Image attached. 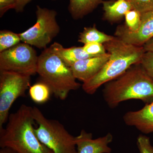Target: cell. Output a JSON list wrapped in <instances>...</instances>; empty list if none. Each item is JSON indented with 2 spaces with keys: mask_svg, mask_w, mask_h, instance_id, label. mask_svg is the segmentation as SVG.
Instances as JSON below:
<instances>
[{
  "mask_svg": "<svg viewBox=\"0 0 153 153\" xmlns=\"http://www.w3.org/2000/svg\"><path fill=\"white\" fill-rule=\"evenodd\" d=\"M5 128L0 130V147L17 153H53L38 138L35 131L33 107L22 104L9 115Z\"/></svg>",
  "mask_w": 153,
  "mask_h": 153,
  "instance_id": "cell-1",
  "label": "cell"
},
{
  "mask_svg": "<svg viewBox=\"0 0 153 153\" xmlns=\"http://www.w3.org/2000/svg\"><path fill=\"white\" fill-rule=\"evenodd\" d=\"M105 84L103 96L111 108L129 100H139L146 104L153 101V79L140 63L131 66L123 74Z\"/></svg>",
  "mask_w": 153,
  "mask_h": 153,
  "instance_id": "cell-2",
  "label": "cell"
},
{
  "mask_svg": "<svg viewBox=\"0 0 153 153\" xmlns=\"http://www.w3.org/2000/svg\"><path fill=\"white\" fill-rule=\"evenodd\" d=\"M103 45L110 57L97 74L82 84V89L88 94H94L102 85L120 76L133 65L140 63L146 52L143 47L127 44L116 37Z\"/></svg>",
  "mask_w": 153,
  "mask_h": 153,
  "instance_id": "cell-3",
  "label": "cell"
},
{
  "mask_svg": "<svg viewBox=\"0 0 153 153\" xmlns=\"http://www.w3.org/2000/svg\"><path fill=\"white\" fill-rule=\"evenodd\" d=\"M37 73L50 88L52 94L61 100L66 99L70 91L77 90L81 85L76 82L71 68L50 47L38 56Z\"/></svg>",
  "mask_w": 153,
  "mask_h": 153,
  "instance_id": "cell-4",
  "label": "cell"
},
{
  "mask_svg": "<svg viewBox=\"0 0 153 153\" xmlns=\"http://www.w3.org/2000/svg\"><path fill=\"white\" fill-rule=\"evenodd\" d=\"M33 114L38 127L35 131L42 143L53 153H77L75 137L58 121L47 118L41 110L33 107Z\"/></svg>",
  "mask_w": 153,
  "mask_h": 153,
  "instance_id": "cell-5",
  "label": "cell"
},
{
  "mask_svg": "<svg viewBox=\"0 0 153 153\" xmlns=\"http://www.w3.org/2000/svg\"><path fill=\"white\" fill-rule=\"evenodd\" d=\"M56 11L37 6L36 24L19 34L23 43L39 49H46L47 45L57 36L60 31L57 24Z\"/></svg>",
  "mask_w": 153,
  "mask_h": 153,
  "instance_id": "cell-6",
  "label": "cell"
},
{
  "mask_svg": "<svg viewBox=\"0 0 153 153\" xmlns=\"http://www.w3.org/2000/svg\"><path fill=\"white\" fill-rule=\"evenodd\" d=\"M31 76L13 71H0V130L8 120L11 107L17 99L26 95Z\"/></svg>",
  "mask_w": 153,
  "mask_h": 153,
  "instance_id": "cell-7",
  "label": "cell"
},
{
  "mask_svg": "<svg viewBox=\"0 0 153 153\" xmlns=\"http://www.w3.org/2000/svg\"><path fill=\"white\" fill-rule=\"evenodd\" d=\"M38 57L34 48L26 43H19L0 52V71H13L26 75L37 73Z\"/></svg>",
  "mask_w": 153,
  "mask_h": 153,
  "instance_id": "cell-8",
  "label": "cell"
},
{
  "mask_svg": "<svg viewBox=\"0 0 153 153\" xmlns=\"http://www.w3.org/2000/svg\"><path fill=\"white\" fill-rule=\"evenodd\" d=\"M115 35L127 44L143 47L153 38V11L141 14L140 24L136 31H132L126 25H121L117 27Z\"/></svg>",
  "mask_w": 153,
  "mask_h": 153,
  "instance_id": "cell-9",
  "label": "cell"
},
{
  "mask_svg": "<svg viewBox=\"0 0 153 153\" xmlns=\"http://www.w3.org/2000/svg\"><path fill=\"white\" fill-rule=\"evenodd\" d=\"M113 139L110 133L93 139L91 133L82 130L79 135L75 137L77 153H111V149L108 145Z\"/></svg>",
  "mask_w": 153,
  "mask_h": 153,
  "instance_id": "cell-10",
  "label": "cell"
},
{
  "mask_svg": "<svg viewBox=\"0 0 153 153\" xmlns=\"http://www.w3.org/2000/svg\"><path fill=\"white\" fill-rule=\"evenodd\" d=\"M110 57L108 52L100 56H94L79 60L70 68L76 79L84 83L101 70Z\"/></svg>",
  "mask_w": 153,
  "mask_h": 153,
  "instance_id": "cell-11",
  "label": "cell"
},
{
  "mask_svg": "<svg viewBox=\"0 0 153 153\" xmlns=\"http://www.w3.org/2000/svg\"><path fill=\"white\" fill-rule=\"evenodd\" d=\"M123 119L127 125L135 127L143 133L153 132V101L139 110L126 113Z\"/></svg>",
  "mask_w": 153,
  "mask_h": 153,
  "instance_id": "cell-12",
  "label": "cell"
},
{
  "mask_svg": "<svg viewBox=\"0 0 153 153\" xmlns=\"http://www.w3.org/2000/svg\"><path fill=\"white\" fill-rule=\"evenodd\" d=\"M50 47L53 52L69 67L79 60L94 57L87 54L82 47H73L65 48L59 43L55 42Z\"/></svg>",
  "mask_w": 153,
  "mask_h": 153,
  "instance_id": "cell-13",
  "label": "cell"
},
{
  "mask_svg": "<svg viewBox=\"0 0 153 153\" xmlns=\"http://www.w3.org/2000/svg\"><path fill=\"white\" fill-rule=\"evenodd\" d=\"M104 19L111 22H116L125 16L128 11L132 10L127 0L103 1Z\"/></svg>",
  "mask_w": 153,
  "mask_h": 153,
  "instance_id": "cell-14",
  "label": "cell"
},
{
  "mask_svg": "<svg viewBox=\"0 0 153 153\" xmlns=\"http://www.w3.org/2000/svg\"><path fill=\"white\" fill-rule=\"evenodd\" d=\"M102 2V0H69L68 10L72 18L77 20L93 12Z\"/></svg>",
  "mask_w": 153,
  "mask_h": 153,
  "instance_id": "cell-15",
  "label": "cell"
},
{
  "mask_svg": "<svg viewBox=\"0 0 153 153\" xmlns=\"http://www.w3.org/2000/svg\"><path fill=\"white\" fill-rule=\"evenodd\" d=\"M114 37L100 32L94 25L93 27L84 28L83 31L79 34L78 41L84 44L90 43L104 44L112 40Z\"/></svg>",
  "mask_w": 153,
  "mask_h": 153,
  "instance_id": "cell-16",
  "label": "cell"
},
{
  "mask_svg": "<svg viewBox=\"0 0 153 153\" xmlns=\"http://www.w3.org/2000/svg\"><path fill=\"white\" fill-rule=\"evenodd\" d=\"M52 91L47 84L41 81L30 87L29 94L31 99L37 104H43L50 98Z\"/></svg>",
  "mask_w": 153,
  "mask_h": 153,
  "instance_id": "cell-17",
  "label": "cell"
},
{
  "mask_svg": "<svg viewBox=\"0 0 153 153\" xmlns=\"http://www.w3.org/2000/svg\"><path fill=\"white\" fill-rule=\"evenodd\" d=\"M21 41L19 34L9 30L0 31V52L12 48Z\"/></svg>",
  "mask_w": 153,
  "mask_h": 153,
  "instance_id": "cell-18",
  "label": "cell"
},
{
  "mask_svg": "<svg viewBox=\"0 0 153 153\" xmlns=\"http://www.w3.org/2000/svg\"><path fill=\"white\" fill-rule=\"evenodd\" d=\"M141 15L140 12L134 10H130L126 14L125 25L128 30L135 31L138 29L141 22Z\"/></svg>",
  "mask_w": 153,
  "mask_h": 153,
  "instance_id": "cell-19",
  "label": "cell"
},
{
  "mask_svg": "<svg viewBox=\"0 0 153 153\" xmlns=\"http://www.w3.org/2000/svg\"><path fill=\"white\" fill-rule=\"evenodd\" d=\"M130 4L132 10L141 14L153 11V0H127Z\"/></svg>",
  "mask_w": 153,
  "mask_h": 153,
  "instance_id": "cell-20",
  "label": "cell"
},
{
  "mask_svg": "<svg viewBox=\"0 0 153 153\" xmlns=\"http://www.w3.org/2000/svg\"><path fill=\"white\" fill-rule=\"evenodd\" d=\"M82 48L87 54L91 56H100L107 53L104 45L100 43H88L84 44Z\"/></svg>",
  "mask_w": 153,
  "mask_h": 153,
  "instance_id": "cell-21",
  "label": "cell"
},
{
  "mask_svg": "<svg viewBox=\"0 0 153 153\" xmlns=\"http://www.w3.org/2000/svg\"><path fill=\"white\" fill-rule=\"evenodd\" d=\"M137 145L140 153H153V146L146 136L140 135L137 138Z\"/></svg>",
  "mask_w": 153,
  "mask_h": 153,
  "instance_id": "cell-22",
  "label": "cell"
},
{
  "mask_svg": "<svg viewBox=\"0 0 153 153\" xmlns=\"http://www.w3.org/2000/svg\"><path fill=\"white\" fill-rule=\"evenodd\" d=\"M140 63L149 76L153 79V52H145Z\"/></svg>",
  "mask_w": 153,
  "mask_h": 153,
  "instance_id": "cell-23",
  "label": "cell"
},
{
  "mask_svg": "<svg viewBox=\"0 0 153 153\" xmlns=\"http://www.w3.org/2000/svg\"><path fill=\"white\" fill-rule=\"evenodd\" d=\"M17 0H0V16L10 9L16 8Z\"/></svg>",
  "mask_w": 153,
  "mask_h": 153,
  "instance_id": "cell-24",
  "label": "cell"
},
{
  "mask_svg": "<svg viewBox=\"0 0 153 153\" xmlns=\"http://www.w3.org/2000/svg\"><path fill=\"white\" fill-rule=\"evenodd\" d=\"M32 0H17V4L15 10L17 12H22L25 6Z\"/></svg>",
  "mask_w": 153,
  "mask_h": 153,
  "instance_id": "cell-25",
  "label": "cell"
},
{
  "mask_svg": "<svg viewBox=\"0 0 153 153\" xmlns=\"http://www.w3.org/2000/svg\"><path fill=\"white\" fill-rule=\"evenodd\" d=\"M145 52H153V38L143 46Z\"/></svg>",
  "mask_w": 153,
  "mask_h": 153,
  "instance_id": "cell-26",
  "label": "cell"
},
{
  "mask_svg": "<svg viewBox=\"0 0 153 153\" xmlns=\"http://www.w3.org/2000/svg\"><path fill=\"white\" fill-rule=\"evenodd\" d=\"M0 153H17L13 150L7 147L1 148L0 149Z\"/></svg>",
  "mask_w": 153,
  "mask_h": 153,
  "instance_id": "cell-27",
  "label": "cell"
}]
</instances>
